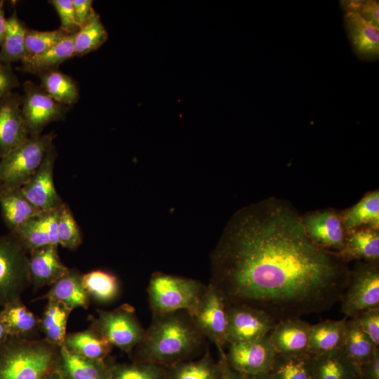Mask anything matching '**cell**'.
<instances>
[{"label": "cell", "instance_id": "obj_9", "mask_svg": "<svg viewBox=\"0 0 379 379\" xmlns=\"http://www.w3.org/2000/svg\"><path fill=\"white\" fill-rule=\"evenodd\" d=\"M192 318L204 338L212 342L219 355L225 354L227 342V304L211 284L204 286Z\"/></svg>", "mask_w": 379, "mask_h": 379}, {"label": "cell", "instance_id": "obj_30", "mask_svg": "<svg viewBox=\"0 0 379 379\" xmlns=\"http://www.w3.org/2000/svg\"><path fill=\"white\" fill-rule=\"evenodd\" d=\"M166 379H220V362L209 352L197 360H186L166 367Z\"/></svg>", "mask_w": 379, "mask_h": 379}, {"label": "cell", "instance_id": "obj_38", "mask_svg": "<svg viewBox=\"0 0 379 379\" xmlns=\"http://www.w3.org/2000/svg\"><path fill=\"white\" fill-rule=\"evenodd\" d=\"M40 214L24 222L13 233L28 254L36 249L51 245Z\"/></svg>", "mask_w": 379, "mask_h": 379}, {"label": "cell", "instance_id": "obj_36", "mask_svg": "<svg viewBox=\"0 0 379 379\" xmlns=\"http://www.w3.org/2000/svg\"><path fill=\"white\" fill-rule=\"evenodd\" d=\"M81 281L91 299L97 302H109L119 295V280L110 272L101 270H93L82 274Z\"/></svg>", "mask_w": 379, "mask_h": 379}, {"label": "cell", "instance_id": "obj_31", "mask_svg": "<svg viewBox=\"0 0 379 379\" xmlns=\"http://www.w3.org/2000/svg\"><path fill=\"white\" fill-rule=\"evenodd\" d=\"M38 76L41 87L58 102L70 107L78 101L79 87L71 77L58 69L43 72Z\"/></svg>", "mask_w": 379, "mask_h": 379}, {"label": "cell", "instance_id": "obj_23", "mask_svg": "<svg viewBox=\"0 0 379 379\" xmlns=\"http://www.w3.org/2000/svg\"><path fill=\"white\" fill-rule=\"evenodd\" d=\"M347 319L326 320L311 326L309 353L318 356L343 350Z\"/></svg>", "mask_w": 379, "mask_h": 379}, {"label": "cell", "instance_id": "obj_10", "mask_svg": "<svg viewBox=\"0 0 379 379\" xmlns=\"http://www.w3.org/2000/svg\"><path fill=\"white\" fill-rule=\"evenodd\" d=\"M23 91L21 109L29 137L40 135L48 124L63 120L70 109L55 101L32 81L23 84Z\"/></svg>", "mask_w": 379, "mask_h": 379}, {"label": "cell", "instance_id": "obj_54", "mask_svg": "<svg viewBox=\"0 0 379 379\" xmlns=\"http://www.w3.org/2000/svg\"><path fill=\"white\" fill-rule=\"evenodd\" d=\"M0 189H1V185H0Z\"/></svg>", "mask_w": 379, "mask_h": 379}, {"label": "cell", "instance_id": "obj_2", "mask_svg": "<svg viewBox=\"0 0 379 379\" xmlns=\"http://www.w3.org/2000/svg\"><path fill=\"white\" fill-rule=\"evenodd\" d=\"M204 338L186 312L153 314L150 325L134 349L133 361L168 367L189 360L200 350Z\"/></svg>", "mask_w": 379, "mask_h": 379}, {"label": "cell", "instance_id": "obj_39", "mask_svg": "<svg viewBox=\"0 0 379 379\" xmlns=\"http://www.w3.org/2000/svg\"><path fill=\"white\" fill-rule=\"evenodd\" d=\"M58 233L59 246L69 250L78 248L82 242L79 227L66 203L58 209Z\"/></svg>", "mask_w": 379, "mask_h": 379}, {"label": "cell", "instance_id": "obj_15", "mask_svg": "<svg viewBox=\"0 0 379 379\" xmlns=\"http://www.w3.org/2000/svg\"><path fill=\"white\" fill-rule=\"evenodd\" d=\"M22 95L10 92L0 98V159L29 138L22 114Z\"/></svg>", "mask_w": 379, "mask_h": 379}, {"label": "cell", "instance_id": "obj_3", "mask_svg": "<svg viewBox=\"0 0 379 379\" xmlns=\"http://www.w3.org/2000/svg\"><path fill=\"white\" fill-rule=\"evenodd\" d=\"M60 347L44 338L9 336L0 347V379H44L55 370Z\"/></svg>", "mask_w": 379, "mask_h": 379}, {"label": "cell", "instance_id": "obj_20", "mask_svg": "<svg viewBox=\"0 0 379 379\" xmlns=\"http://www.w3.org/2000/svg\"><path fill=\"white\" fill-rule=\"evenodd\" d=\"M82 274L74 269L69 271L51 286L50 289L39 299L60 302L72 310L88 309L91 298L82 284Z\"/></svg>", "mask_w": 379, "mask_h": 379}, {"label": "cell", "instance_id": "obj_17", "mask_svg": "<svg viewBox=\"0 0 379 379\" xmlns=\"http://www.w3.org/2000/svg\"><path fill=\"white\" fill-rule=\"evenodd\" d=\"M344 27L357 57L374 62L379 58V27L363 19L359 13H344Z\"/></svg>", "mask_w": 379, "mask_h": 379}, {"label": "cell", "instance_id": "obj_19", "mask_svg": "<svg viewBox=\"0 0 379 379\" xmlns=\"http://www.w3.org/2000/svg\"><path fill=\"white\" fill-rule=\"evenodd\" d=\"M109 362L85 358L60 347L55 371L64 379H108Z\"/></svg>", "mask_w": 379, "mask_h": 379}, {"label": "cell", "instance_id": "obj_13", "mask_svg": "<svg viewBox=\"0 0 379 379\" xmlns=\"http://www.w3.org/2000/svg\"><path fill=\"white\" fill-rule=\"evenodd\" d=\"M302 220L306 234L317 246L338 253L343 250L347 230L340 212L332 208L310 211Z\"/></svg>", "mask_w": 379, "mask_h": 379}, {"label": "cell", "instance_id": "obj_47", "mask_svg": "<svg viewBox=\"0 0 379 379\" xmlns=\"http://www.w3.org/2000/svg\"><path fill=\"white\" fill-rule=\"evenodd\" d=\"M77 21L79 28L87 21L94 11L91 0H72Z\"/></svg>", "mask_w": 379, "mask_h": 379}, {"label": "cell", "instance_id": "obj_21", "mask_svg": "<svg viewBox=\"0 0 379 379\" xmlns=\"http://www.w3.org/2000/svg\"><path fill=\"white\" fill-rule=\"evenodd\" d=\"M338 254L347 262H379V230L363 227L347 231L344 247Z\"/></svg>", "mask_w": 379, "mask_h": 379}, {"label": "cell", "instance_id": "obj_43", "mask_svg": "<svg viewBox=\"0 0 379 379\" xmlns=\"http://www.w3.org/2000/svg\"><path fill=\"white\" fill-rule=\"evenodd\" d=\"M20 84L12 65L0 64V98L12 92Z\"/></svg>", "mask_w": 379, "mask_h": 379}, {"label": "cell", "instance_id": "obj_41", "mask_svg": "<svg viewBox=\"0 0 379 379\" xmlns=\"http://www.w3.org/2000/svg\"><path fill=\"white\" fill-rule=\"evenodd\" d=\"M352 318L374 345L379 347V307L364 310Z\"/></svg>", "mask_w": 379, "mask_h": 379}, {"label": "cell", "instance_id": "obj_32", "mask_svg": "<svg viewBox=\"0 0 379 379\" xmlns=\"http://www.w3.org/2000/svg\"><path fill=\"white\" fill-rule=\"evenodd\" d=\"M313 358L310 353L298 355L277 354L268 373L272 379H314Z\"/></svg>", "mask_w": 379, "mask_h": 379}, {"label": "cell", "instance_id": "obj_16", "mask_svg": "<svg viewBox=\"0 0 379 379\" xmlns=\"http://www.w3.org/2000/svg\"><path fill=\"white\" fill-rule=\"evenodd\" d=\"M311 324L301 318L277 322L269 334L277 354L298 355L309 353Z\"/></svg>", "mask_w": 379, "mask_h": 379}, {"label": "cell", "instance_id": "obj_12", "mask_svg": "<svg viewBox=\"0 0 379 379\" xmlns=\"http://www.w3.org/2000/svg\"><path fill=\"white\" fill-rule=\"evenodd\" d=\"M277 352L269 335L261 338L230 344L225 359L229 366L242 375L268 373Z\"/></svg>", "mask_w": 379, "mask_h": 379}, {"label": "cell", "instance_id": "obj_42", "mask_svg": "<svg viewBox=\"0 0 379 379\" xmlns=\"http://www.w3.org/2000/svg\"><path fill=\"white\" fill-rule=\"evenodd\" d=\"M49 3L55 8L60 19V29L66 34H75L78 25L72 0H51Z\"/></svg>", "mask_w": 379, "mask_h": 379}, {"label": "cell", "instance_id": "obj_14", "mask_svg": "<svg viewBox=\"0 0 379 379\" xmlns=\"http://www.w3.org/2000/svg\"><path fill=\"white\" fill-rule=\"evenodd\" d=\"M57 152L53 144L32 177L20 188L25 197L40 211L59 208L64 203L54 185L53 169Z\"/></svg>", "mask_w": 379, "mask_h": 379}, {"label": "cell", "instance_id": "obj_7", "mask_svg": "<svg viewBox=\"0 0 379 379\" xmlns=\"http://www.w3.org/2000/svg\"><path fill=\"white\" fill-rule=\"evenodd\" d=\"M30 285L28 253L13 233L0 236V306L20 298Z\"/></svg>", "mask_w": 379, "mask_h": 379}, {"label": "cell", "instance_id": "obj_11", "mask_svg": "<svg viewBox=\"0 0 379 379\" xmlns=\"http://www.w3.org/2000/svg\"><path fill=\"white\" fill-rule=\"evenodd\" d=\"M227 342L257 340L270 333L277 321L265 312L243 304L227 305Z\"/></svg>", "mask_w": 379, "mask_h": 379}, {"label": "cell", "instance_id": "obj_37", "mask_svg": "<svg viewBox=\"0 0 379 379\" xmlns=\"http://www.w3.org/2000/svg\"><path fill=\"white\" fill-rule=\"evenodd\" d=\"M166 369L151 362L111 363L108 379H166Z\"/></svg>", "mask_w": 379, "mask_h": 379}, {"label": "cell", "instance_id": "obj_33", "mask_svg": "<svg viewBox=\"0 0 379 379\" xmlns=\"http://www.w3.org/2000/svg\"><path fill=\"white\" fill-rule=\"evenodd\" d=\"M6 20L5 36L0 49V64L11 65L22 61L25 56L27 27L19 19L15 8Z\"/></svg>", "mask_w": 379, "mask_h": 379}, {"label": "cell", "instance_id": "obj_27", "mask_svg": "<svg viewBox=\"0 0 379 379\" xmlns=\"http://www.w3.org/2000/svg\"><path fill=\"white\" fill-rule=\"evenodd\" d=\"M74 34L66 35L60 42L41 54L22 60L21 69L39 75L58 69L62 63L75 56Z\"/></svg>", "mask_w": 379, "mask_h": 379}, {"label": "cell", "instance_id": "obj_6", "mask_svg": "<svg viewBox=\"0 0 379 379\" xmlns=\"http://www.w3.org/2000/svg\"><path fill=\"white\" fill-rule=\"evenodd\" d=\"M97 316H90V327L129 356L141 342L145 330L141 326L135 308L127 303L109 310H97Z\"/></svg>", "mask_w": 379, "mask_h": 379}, {"label": "cell", "instance_id": "obj_26", "mask_svg": "<svg viewBox=\"0 0 379 379\" xmlns=\"http://www.w3.org/2000/svg\"><path fill=\"white\" fill-rule=\"evenodd\" d=\"M62 347L79 356L98 360L106 359L113 347L90 326L81 331L67 333Z\"/></svg>", "mask_w": 379, "mask_h": 379}, {"label": "cell", "instance_id": "obj_44", "mask_svg": "<svg viewBox=\"0 0 379 379\" xmlns=\"http://www.w3.org/2000/svg\"><path fill=\"white\" fill-rule=\"evenodd\" d=\"M58 209L42 211L40 216L44 224L51 245L59 246L58 233Z\"/></svg>", "mask_w": 379, "mask_h": 379}, {"label": "cell", "instance_id": "obj_40", "mask_svg": "<svg viewBox=\"0 0 379 379\" xmlns=\"http://www.w3.org/2000/svg\"><path fill=\"white\" fill-rule=\"evenodd\" d=\"M66 35L60 29L51 31H39L27 28L25 33V56L32 58L45 52L60 42Z\"/></svg>", "mask_w": 379, "mask_h": 379}, {"label": "cell", "instance_id": "obj_5", "mask_svg": "<svg viewBox=\"0 0 379 379\" xmlns=\"http://www.w3.org/2000/svg\"><path fill=\"white\" fill-rule=\"evenodd\" d=\"M53 131L29 137L0 161L1 188H19L35 173L53 144Z\"/></svg>", "mask_w": 379, "mask_h": 379}, {"label": "cell", "instance_id": "obj_1", "mask_svg": "<svg viewBox=\"0 0 379 379\" xmlns=\"http://www.w3.org/2000/svg\"><path fill=\"white\" fill-rule=\"evenodd\" d=\"M210 283L227 305L260 310L277 322L329 310L341 300L350 268L314 244L302 216L269 197L234 213L211 255Z\"/></svg>", "mask_w": 379, "mask_h": 379}, {"label": "cell", "instance_id": "obj_29", "mask_svg": "<svg viewBox=\"0 0 379 379\" xmlns=\"http://www.w3.org/2000/svg\"><path fill=\"white\" fill-rule=\"evenodd\" d=\"M72 310L63 303L48 300L40 318L41 331L50 343L62 347L66 336L67 324Z\"/></svg>", "mask_w": 379, "mask_h": 379}, {"label": "cell", "instance_id": "obj_24", "mask_svg": "<svg viewBox=\"0 0 379 379\" xmlns=\"http://www.w3.org/2000/svg\"><path fill=\"white\" fill-rule=\"evenodd\" d=\"M0 207L11 233H14L24 222L41 213L25 197L20 187L1 188Z\"/></svg>", "mask_w": 379, "mask_h": 379}, {"label": "cell", "instance_id": "obj_46", "mask_svg": "<svg viewBox=\"0 0 379 379\" xmlns=\"http://www.w3.org/2000/svg\"><path fill=\"white\" fill-rule=\"evenodd\" d=\"M361 379H379V348L360 369Z\"/></svg>", "mask_w": 379, "mask_h": 379}, {"label": "cell", "instance_id": "obj_50", "mask_svg": "<svg viewBox=\"0 0 379 379\" xmlns=\"http://www.w3.org/2000/svg\"><path fill=\"white\" fill-rule=\"evenodd\" d=\"M5 1L3 0L0 1V46L1 45L6 29V20L7 18L5 17V11H4Z\"/></svg>", "mask_w": 379, "mask_h": 379}, {"label": "cell", "instance_id": "obj_22", "mask_svg": "<svg viewBox=\"0 0 379 379\" xmlns=\"http://www.w3.org/2000/svg\"><path fill=\"white\" fill-rule=\"evenodd\" d=\"M0 317L9 336L35 339L41 331L40 318L31 312L20 298L11 301L0 310Z\"/></svg>", "mask_w": 379, "mask_h": 379}, {"label": "cell", "instance_id": "obj_8", "mask_svg": "<svg viewBox=\"0 0 379 379\" xmlns=\"http://www.w3.org/2000/svg\"><path fill=\"white\" fill-rule=\"evenodd\" d=\"M340 302L342 312L349 318L379 307V262H356Z\"/></svg>", "mask_w": 379, "mask_h": 379}, {"label": "cell", "instance_id": "obj_28", "mask_svg": "<svg viewBox=\"0 0 379 379\" xmlns=\"http://www.w3.org/2000/svg\"><path fill=\"white\" fill-rule=\"evenodd\" d=\"M378 348L361 330L353 318L347 319L346 332L342 352L357 368L359 375L362 365L372 357Z\"/></svg>", "mask_w": 379, "mask_h": 379}, {"label": "cell", "instance_id": "obj_53", "mask_svg": "<svg viewBox=\"0 0 379 379\" xmlns=\"http://www.w3.org/2000/svg\"><path fill=\"white\" fill-rule=\"evenodd\" d=\"M44 379H64L55 370L49 373Z\"/></svg>", "mask_w": 379, "mask_h": 379}, {"label": "cell", "instance_id": "obj_34", "mask_svg": "<svg viewBox=\"0 0 379 379\" xmlns=\"http://www.w3.org/2000/svg\"><path fill=\"white\" fill-rule=\"evenodd\" d=\"M313 357L314 379H361L342 350Z\"/></svg>", "mask_w": 379, "mask_h": 379}, {"label": "cell", "instance_id": "obj_45", "mask_svg": "<svg viewBox=\"0 0 379 379\" xmlns=\"http://www.w3.org/2000/svg\"><path fill=\"white\" fill-rule=\"evenodd\" d=\"M361 17L375 27H379V2L376 0H364L359 12Z\"/></svg>", "mask_w": 379, "mask_h": 379}, {"label": "cell", "instance_id": "obj_52", "mask_svg": "<svg viewBox=\"0 0 379 379\" xmlns=\"http://www.w3.org/2000/svg\"><path fill=\"white\" fill-rule=\"evenodd\" d=\"M243 379H272L269 373H262L258 375H242Z\"/></svg>", "mask_w": 379, "mask_h": 379}, {"label": "cell", "instance_id": "obj_49", "mask_svg": "<svg viewBox=\"0 0 379 379\" xmlns=\"http://www.w3.org/2000/svg\"><path fill=\"white\" fill-rule=\"evenodd\" d=\"M364 0L339 1L340 6L344 13H359Z\"/></svg>", "mask_w": 379, "mask_h": 379}, {"label": "cell", "instance_id": "obj_35", "mask_svg": "<svg viewBox=\"0 0 379 379\" xmlns=\"http://www.w3.org/2000/svg\"><path fill=\"white\" fill-rule=\"evenodd\" d=\"M107 36L99 14L93 11L87 21L74 34V55L80 57L97 50L105 43Z\"/></svg>", "mask_w": 379, "mask_h": 379}, {"label": "cell", "instance_id": "obj_48", "mask_svg": "<svg viewBox=\"0 0 379 379\" xmlns=\"http://www.w3.org/2000/svg\"><path fill=\"white\" fill-rule=\"evenodd\" d=\"M221 375L220 379H243L242 375L232 370L227 363L225 354L220 356Z\"/></svg>", "mask_w": 379, "mask_h": 379}, {"label": "cell", "instance_id": "obj_25", "mask_svg": "<svg viewBox=\"0 0 379 379\" xmlns=\"http://www.w3.org/2000/svg\"><path fill=\"white\" fill-rule=\"evenodd\" d=\"M340 215L347 231L363 227L379 230V190L367 192L354 205Z\"/></svg>", "mask_w": 379, "mask_h": 379}, {"label": "cell", "instance_id": "obj_18", "mask_svg": "<svg viewBox=\"0 0 379 379\" xmlns=\"http://www.w3.org/2000/svg\"><path fill=\"white\" fill-rule=\"evenodd\" d=\"M31 284L34 289L51 286L69 270L61 260L58 246L48 245L28 254Z\"/></svg>", "mask_w": 379, "mask_h": 379}, {"label": "cell", "instance_id": "obj_51", "mask_svg": "<svg viewBox=\"0 0 379 379\" xmlns=\"http://www.w3.org/2000/svg\"><path fill=\"white\" fill-rule=\"evenodd\" d=\"M8 337L9 335L8 331L0 317V347L4 343Z\"/></svg>", "mask_w": 379, "mask_h": 379}, {"label": "cell", "instance_id": "obj_4", "mask_svg": "<svg viewBox=\"0 0 379 379\" xmlns=\"http://www.w3.org/2000/svg\"><path fill=\"white\" fill-rule=\"evenodd\" d=\"M205 285L190 278L154 272L147 287L153 314L184 311L193 316Z\"/></svg>", "mask_w": 379, "mask_h": 379}]
</instances>
